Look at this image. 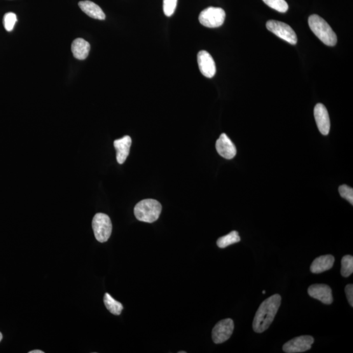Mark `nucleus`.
<instances>
[{
	"label": "nucleus",
	"instance_id": "412c9836",
	"mask_svg": "<svg viewBox=\"0 0 353 353\" xmlns=\"http://www.w3.org/2000/svg\"><path fill=\"white\" fill-rule=\"evenodd\" d=\"M16 21H17V17H16V15L14 13H8L4 15V25L7 31H12L14 27H15Z\"/></svg>",
	"mask_w": 353,
	"mask_h": 353
},
{
	"label": "nucleus",
	"instance_id": "a878e982",
	"mask_svg": "<svg viewBox=\"0 0 353 353\" xmlns=\"http://www.w3.org/2000/svg\"><path fill=\"white\" fill-rule=\"evenodd\" d=\"M2 338H3V336H2V334L0 333V341L2 340Z\"/></svg>",
	"mask_w": 353,
	"mask_h": 353
},
{
	"label": "nucleus",
	"instance_id": "ddd939ff",
	"mask_svg": "<svg viewBox=\"0 0 353 353\" xmlns=\"http://www.w3.org/2000/svg\"><path fill=\"white\" fill-rule=\"evenodd\" d=\"M132 139L129 135H126L123 138L116 139L114 142V147L116 151V160L120 164L125 162L130 153Z\"/></svg>",
	"mask_w": 353,
	"mask_h": 353
},
{
	"label": "nucleus",
	"instance_id": "b1692460",
	"mask_svg": "<svg viewBox=\"0 0 353 353\" xmlns=\"http://www.w3.org/2000/svg\"><path fill=\"white\" fill-rule=\"evenodd\" d=\"M345 291L347 296L348 301L351 307L353 306V285L352 284L347 285L345 287Z\"/></svg>",
	"mask_w": 353,
	"mask_h": 353
},
{
	"label": "nucleus",
	"instance_id": "423d86ee",
	"mask_svg": "<svg viewBox=\"0 0 353 353\" xmlns=\"http://www.w3.org/2000/svg\"><path fill=\"white\" fill-rule=\"evenodd\" d=\"M266 28L269 31L276 35L283 40L288 42L291 45H296L298 41L295 32L289 25L284 22L270 20L266 23Z\"/></svg>",
	"mask_w": 353,
	"mask_h": 353
},
{
	"label": "nucleus",
	"instance_id": "0eeeda50",
	"mask_svg": "<svg viewBox=\"0 0 353 353\" xmlns=\"http://www.w3.org/2000/svg\"><path fill=\"white\" fill-rule=\"evenodd\" d=\"M234 329L232 319L222 320L215 325L212 331L213 341L216 344H220L227 341L231 337Z\"/></svg>",
	"mask_w": 353,
	"mask_h": 353
},
{
	"label": "nucleus",
	"instance_id": "9b49d317",
	"mask_svg": "<svg viewBox=\"0 0 353 353\" xmlns=\"http://www.w3.org/2000/svg\"><path fill=\"white\" fill-rule=\"evenodd\" d=\"M314 116L320 132L322 135H328L331 130V121L326 107L323 104H317L315 107Z\"/></svg>",
	"mask_w": 353,
	"mask_h": 353
},
{
	"label": "nucleus",
	"instance_id": "9d476101",
	"mask_svg": "<svg viewBox=\"0 0 353 353\" xmlns=\"http://www.w3.org/2000/svg\"><path fill=\"white\" fill-rule=\"evenodd\" d=\"M308 294L312 298L321 301L324 304L330 305L333 302V296L331 287L324 284H315L309 287Z\"/></svg>",
	"mask_w": 353,
	"mask_h": 353
},
{
	"label": "nucleus",
	"instance_id": "393cba45",
	"mask_svg": "<svg viewBox=\"0 0 353 353\" xmlns=\"http://www.w3.org/2000/svg\"><path fill=\"white\" fill-rule=\"evenodd\" d=\"M30 353H44V352L41 350H34L30 351Z\"/></svg>",
	"mask_w": 353,
	"mask_h": 353
},
{
	"label": "nucleus",
	"instance_id": "4468645a",
	"mask_svg": "<svg viewBox=\"0 0 353 353\" xmlns=\"http://www.w3.org/2000/svg\"><path fill=\"white\" fill-rule=\"evenodd\" d=\"M335 258L333 255H323L318 257L313 261L310 270L313 273H321L331 270L333 267Z\"/></svg>",
	"mask_w": 353,
	"mask_h": 353
},
{
	"label": "nucleus",
	"instance_id": "aec40b11",
	"mask_svg": "<svg viewBox=\"0 0 353 353\" xmlns=\"http://www.w3.org/2000/svg\"><path fill=\"white\" fill-rule=\"evenodd\" d=\"M263 2L278 12L286 13L288 11L289 5L285 0H263Z\"/></svg>",
	"mask_w": 353,
	"mask_h": 353
},
{
	"label": "nucleus",
	"instance_id": "dca6fc26",
	"mask_svg": "<svg viewBox=\"0 0 353 353\" xmlns=\"http://www.w3.org/2000/svg\"><path fill=\"white\" fill-rule=\"evenodd\" d=\"M90 50V43L85 39L77 38L75 39L72 45V51L74 57L77 59L83 60L88 57Z\"/></svg>",
	"mask_w": 353,
	"mask_h": 353
},
{
	"label": "nucleus",
	"instance_id": "bb28decb",
	"mask_svg": "<svg viewBox=\"0 0 353 353\" xmlns=\"http://www.w3.org/2000/svg\"><path fill=\"white\" fill-rule=\"evenodd\" d=\"M186 352L185 351H180L179 353H186Z\"/></svg>",
	"mask_w": 353,
	"mask_h": 353
},
{
	"label": "nucleus",
	"instance_id": "1a4fd4ad",
	"mask_svg": "<svg viewBox=\"0 0 353 353\" xmlns=\"http://www.w3.org/2000/svg\"><path fill=\"white\" fill-rule=\"evenodd\" d=\"M198 64L201 73L207 78H212L216 74V65L211 55L207 51H201L198 54Z\"/></svg>",
	"mask_w": 353,
	"mask_h": 353
},
{
	"label": "nucleus",
	"instance_id": "7ed1b4c3",
	"mask_svg": "<svg viewBox=\"0 0 353 353\" xmlns=\"http://www.w3.org/2000/svg\"><path fill=\"white\" fill-rule=\"evenodd\" d=\"M162 212V205L157 200L146 199L140 201L134 207V215L139 221L153 223L157 221Z\"/></svg>",
	"mask_w": 353,
	"mask_h": 353
},
{
	"label": "nucleus",
	"instance_id": "2eb2a0df",
	"mask_svg": "<svg viewBox=\"0 0 353 353\" xmlns=\"http://www.w3.org/2000/svg\"><path fill=\"white\" fill-rule=\"evenodd\" d=\"M79 6L84 13L91 18L98 20H104L106 18V15L102 9L92 2L88 0L81 1L79 2Z\"/></svg>",
	"mask_w": 353,
	"mask_h": 353
},
{
	"label": "nucleus",
	"instance_id": "f8f14e48",
	"mask_svg": "<svg viewBox=\"0 0 353 353\" xmlns=\"http://www.w3.org/2000/svg\"><path fill=\"white\" fill-rule=\"evenodd\" d=\"M216 149L220 155L228 160L235 157L237 150L235 145L226 134H222L216 142Z\"/></svg>",
	"mask_w": 353,
	"mask_h": 353
},
{
	"label": "nucleus",
	"instance_id": "f3484780",
	"mask_svg": "<svg viewBox=\"0 0 353 353\" xmlns=\"http://www.w3.org/2000/svg\"><path fill=\"white\" fill-rule=\"evenodd\" d=\"M104 304L107 310L112 314L115 315H121L123 310L122 303L119 302L113 298L109 293L105 294L104 298Z\"/></svg>",
	"mask_w": 353,
	"mask_h": 353
},
{
	"label": "nucleus",
	"instance_id": "6e6552de",
	"mask_svg": "<svg viewBox=\"0 0 353 353\" xmlns=\"http://www.w3.org/2000/svg\"><path fill=\"white\" fill-rule=\"evenodd\" d=\"M314 338L311 336H301L292 339L283 346V350L287 353H298L307 351L312 348Z\"/></svg>",
	"mask_w": 353,
	"mask_h": 353
},
{
	"label": "nucleus",
	"instance_id": "a211bd4d",
	"mask_svg": "<svg viewBox=\"0 0 353 353\" xmlns=\"http://www.w3.org/2000/svg\"><path fill=\"white\" fill-rule=\"evenodd\" d=\"M241 238L237 231H231L228 234L219 238L217 240V246L221 249L230 246V245L240 242Z\"/></svg>",
	"mask_w": 353,
	"mask_h": 353
},
{
	"label": "nucleus",
	"instance_id": "39448f33",
	"mask_svg": "<svg viewBox=\"0 0 353 353\" xmlns=\"http://www.w3.org/2000/svg\"><path fill=\"white\" fill-rule=\"evenodd\" d=\"M226 13L223 9L209 7L200 13L199 21L201 25L209 29L221 27L225 20Z\"/></svg>",
	"mask_w": 353,
	"mask_h": 353
},
{
	"label": "nucleus",
	"instance_id": "4be33fe9",
	"mask_svg": "<svg viewBox=\"0 0 353 353\" xmlns=\"http://www.w3.org/2000/svg\"><path fill=\"white\" fill-rule=\"evenodd\" d=\"M177 4V0H163V10L165 15L171 16L174 15Z\"/></svg>",
	"mask_w": 353,
	"mask_h": 353
},
{
	"label": "nucleus",
	"instance_id": "20e7f679",
	"mask_svg": "<svg viewBox=\"0 0 353 353\" xmlns=\"http://www.w3.org/2000/svg\"><path fill=\"white\" fill-rule=\"evenodd\" d=\"M92 228L98 242H107L112 232L111 221L108 215L102 213L96 214L92 220Z\"/></svg>",
	"mask_w": 353,
	"mask_h": 353
},
{
	"label": "nucleus",
	"instance_id": "f257e3e1",
	"mask_svg": "<svg viewBox=\"0 0 353 353\" xmlns=\"http://www.w3.org/2000/svg\"><path fill=\"white\" fill-rule=\"evenodd\" d=\"M281 303V296L274 294L264 300L257 310L252 322V328L256 333L266 331L272 323Z\"/></svg>",
	"mask_w": 353,
	"mask_h": 353
},
{
	"label": "nucleus",
	"instance_id": "f03ea898",
	"mask_svg": "<svg viewBox=\"0 0 353 353\" xmlns=\"http://www.w3.org/2000/svg\"><path fill=\"white\" fill-rule=\"evenodd\" d=\"M308 23L315 36L325 45L331 46L336 45L338 41L337 36L326 21L321 16L317 15H311L309 17Z\"/></svg>",
	"mask_w": 353,
	"mask_h": 353
},
{
	"label": "nucleus",
	"instance_id": "6ab92c4d",
	"mask_svg": "<svg viewBox=\"0 0 353 353\" xmlns=\"http://www.w3.org/2000/svg\"><path fill=\"white\" fill-rule=\"evenodd\" d=\"M353 272V257L345 255L341 259V274L343 277H348Z\"/></svg>",
	"mask_w": 353,
	"mask_h": 353
},
{
	"label": "nucleus",
	"instance_id": "5701e85b",
	"mask_svg": "<svg viewBox=\"0 0 353 353\" xmlns=\"http://www.w3.org/2000/svg\"><path fill=\"white\" fill-rule=\"evenodd\" d=\"M339 193L341 197L347 200L350 204L353 205V189L352 188L346 184H343L339 188Z\"/></svg>",
	"mask_w": 353,
	"mask_h": 353
},
{
	"label": "nucleus",
	"instance_id": "cd10ccee",
	"mask_svg": "<svg viewBox=\"0 0 353 353\" xmlns=\"http://www.w3.org/2000/svg\"><path fill=\"white\" fill-rule=\"evenodd\" d=\"M265 293H266V291H263V294H265Z\"/></svg>",
	"mask_w": 353,
	"mask_h": 353
}]
</instances>
